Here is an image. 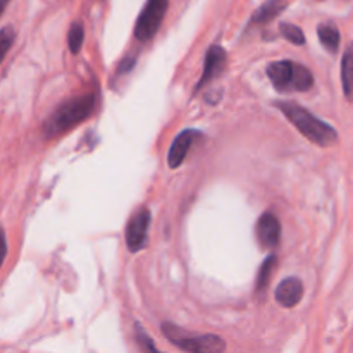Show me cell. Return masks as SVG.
<instances>
[{"label": "cell", "mask_w": 353, "mask_h": 353, "mask_svg": "<svg viewBox=\"0 0 353 353\" xmlns=\"http://www.w3.org/2000/svg\"><path fill=\"white\" fill-rule=\"evenodd\" d=\"M164 336L178 348L192 353H221L226 350V343L216 334H192L172 323L162 324Z\"/></svg>", "instance_id": "3957f363"}, {"label": "cell", "mask_w": 353, "mask_h": 353, "mask_svg": "<svg viewBox=\"0 0 353 353\" xmlns=\"http://www.w3.org/2000/svg\"><path fill=\"white\" fill-rule=\"evenodd\" d=\"M226 61H228L226 50H224L223 47H219V45H212L205 54L203 71H202V76H200L199 85H196V90H200L202 86L209 85L210 81H214V79L224 71V68H226Z\"/></svg>", "instance_id": "52a82bcc"}, {"label": "cell", "mask_w": 353, "mask_h": 353, "mask_svg": "<svg viewBox=\"0 0 353 353\" xmlns=\"http://www.w3.org/2000/svg\"><path fill=\"white\" fill-rule=\"evenodd\" d=\"M279 31H281V34L290 41V43H293V45L305 43V33H303V31L300 30L296 24L281 23L279 24Z\"/></svg>", "instance_id": "e0dca14e"}, {"label": "cell", "mask_w": 353, "mask_h": 353, "mask_svg": "<svg viewBox=\"0 0 353 353\" xmlns=\"http://www.w3.org/2000/svg\"><path fill=\"white\" fill-rule=\"evenodd\" d=\"M150 210L141 207L131 216L126 226V243L131 252H140L147 245L148 226H150Z\"/></svg>", "instance_id": "5b68a950"}, {"label": "cell", "mask_w": 353, "mask_h": 353, "mask_svg": "<svg viewBox=\"0 0 353 353\" xmlns=\"http://www.w3.org/2000/svg\"><path fill=\"white\" fill-rule=\"evenodd\" d=\"M93 110H95V95L93 93L74 97V99L61 103L50 114L43 128L45 134L52 138L55 134H61L64 131L71 130V128L78 126L79 123H83V121L92 116Z\"/></svg>", "instance_id": "7a4b0ae2"}, {"label": "cell", "mask_w": 353, "mask_h": 353, "mask_svg": "<svg viewBox=\"0 0 353 353\" xmlns=\"http://www.w3.org/2000/svg\"><path fill=\"white\" fill-rule=\"evenodd\" d=\"M255 236L262 248H274L281 240V223L278 216L272 212H265L259 217L255 224Z\"/></svg>", "instance_id": "8992f818"}, {"label": "cell", "mask_w": 353, "mask_h": 353, "mask_svg": "<svg viewBox=\"0 0 353 353\" xmlns=\"http://www.w3.org/2000/svg\"><path fill=\"white\" fill-rule=\"evenodd\" d=\"M134 331H137V341L138 345H140L141 350L145 352H157V347H155L154 341L150 340V336H148L147 333H145L143 330H141L140 324H134Z\"/></svg>", "instance_id": "d6986e66"}, {"label": "cell", "mask_w": 353, "mask_h": 353, "mask_svg": "<svg viewBox=\"0 0 353 353\" xmlns=\"http://www.w3.org/2000/svg\"><path fill=\"white\" fill-rule=\"evenodd\" d=\"M288 6V0H268V2L262 3L257 10L252 16L250 23L252 24H265L269 21L274 19L276 16L283 12Z\"/></svg>", "instance_id": "8fae6325"}, {"label": "cell", "mask_w": 353, "mask_h": 353, "mask_svg": "<svg viewBox=\"0 0 353 353\" xmlns=\"http://www.w3.org/2000/svg\"><path fill=\"white\" fill-rule=\"evenodd\" d=\"M7 3H9V0H2V3H0V14H3V10H6Z\"/></svg>", "instance_id": "ffe728a7"}, {"label": "cell", "mask_w": 353, "mask_h": 353, "mask_svg": "<svg viewBox=\"0 0 353 353\" xmlns=\"http://www.w3.org/2000/svg\"><path fill=\"white\" fill-rule=\"evenodd\" d=\"M341 85L348 102H353V43L348 45L341 59Z\"/></svg>", "instance_id": "7c38bea8"}, {"label": "cell", "mask_w": 353, "mask_h": 353, "mask_svg": "<svg viewBox=\"0 0 353 353\" xmlns=\"http://www.w3.org/2000/svg\"><path fill=\"white\" fill-rule=\"evenodd\" d=\"M276 264H278V259H276V255H269V257L262 262L261 269H259V274H257V283H255V290H257V292H264V290L268 288L269 279H271Z\"/></svg>", "instance_id": "9a60e30c"}, {"label": "cell", "mask_w": 353, "mask_h": 353, "mask_svg": "<svg viewBox=\"0 0 353 353\" xmlns=\"http://www.w3.org/2000/svg\"><path fill=\"white\" fill-rule=\"evenodd\" d=\"M85 41V28L81 23H72L68 33V45L72 54H78L81 50V45Z\"/></svg>", "instance_id": "2e32d148"}, {"label": "cell", "mask_w": 353, "mask_h": 353, "mask_svg": "<svg viewBox=\"0 0 353 353\" xmlns=\"http://www.w3.org/2000/svg\"><path fill=\"white\" fill-rule=\"evenodd\" d=\"M314 86V76L305 65L295 64V76H293V85L292 90L296 92H307Z\"/></svg>", "instance_id": "5bb4252c"}, {"label": "cell", "mask_w": 353, "mask_h": 353, "mask_svg": "<svg viewBox=\"0 0 353 353\" xmlns=\"http://www.w3.org/2000/svg\"><path fill=\"white\" fill-rule=\"evenodd\" d=\"M199 138H202V133L196 130H185L183 133H179L178 137L174 138V141H172L171 148H169V154H168L169 168L172 169L179 168V165L185 162L192 145L195 143Z\"/></svg>", "instance_id": "ba28073f"}, {"label": "cell", "mask_w": 353, "mask_h": 353, "mask_svg": "<svg viewBox=\"0 0 353 353\" xmlns=\"http://www.w3.org/2000/svg\"><path fill=\"white\" fill-rule=\"evenodd\" d=\"M168 7L169 0H147L134 24V38L138 41H148L155 37L168 12Z\"/></svg>", "instance_id": "277c9868"}, {"label": "cell", "mask_w": 353, "mask_h": 353, "mask_svg": "<svg viewBox=\"0 0 353 353\" xmlns=\"http://www.w3.org/2000/svg\"><path fill=\"white\" fill-rule=\"evenodd\" d=\"M14 41V30L10 26H6L0 30V61H3L7 55V52H9L10 45H12Z\"/></svg>", "instance_id": "ac0fdd59"}, {"label": "cell", "mask_w": 353, "mask_h": 353, "mask_svg": "<svg viewBox=\"0 0 353 353\" xmlns=\"http://www.w3.org/2000/svg\"><path fill=\"white\" fill-rule=\"evenodd\" d=\"M317 34H319V40L323 43V47L326 48L327 52H336L340 48V30L334 26L333 23H324L317 28Z\"/></svg>", "instance_id": "4fadbf2b"}, {"label": "cell", "mask_w": 353, "mask_h": 353, "mask_svg": "<svg viewBox=\"0 0 353 353\" xmlns=\"http://www.w3.org/2000/svg\"><path fill=\"white\" fill-rule=\"evenodd\" d=\"M268 76L274 88L279 92H286L292 90L293 85V76H295V62L292 61H278L271 62L268 65Z\"/></svg>", "instance_id": "30bf717a"}, {"label": "cell", "mask_w": 353, "mask_h": 353, "mask_svg": "<svg viewBox=\"0 0 353 353\" xmlns=\"http://www.w3.org/2000/svg\"><path fill=\"white\" fill-rule=\"evenodd\" d=\"M302 296H303V283L300 281L299 278H295V276L283 279L274 292L276 302H278L281 307H285V309H293V307L299 305Z\"/></svg>", "instance_id": "9c48e42d"}, {"label": "cell", "mask_w": 353, "mask_h": 353, "mask_svg": "<svg viewBox=\"0 0 353 353\" xmlns=\"http://www.w3.org/2000/svg\"><path fill=\"white\" fill-rule=\"evenodd\" d=\"M278 109L285 114L286 119L303 134L309 141L319 147H331L338 140V133L331 124L324 123L317 116H314L305 107L295 102H278Z\"/></svg>", "instance_id": "6da1fadb"}]
</instances>
